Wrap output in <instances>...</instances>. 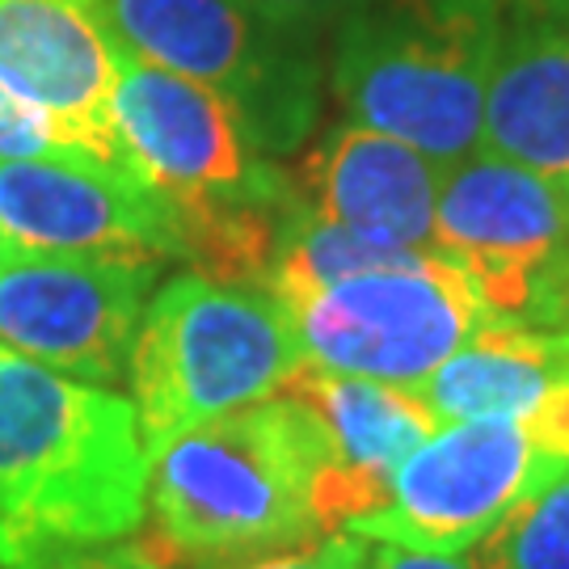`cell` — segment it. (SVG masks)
<instances>
[{
	"label": "cell",
	"instance_id": "obj_1",
	"mask_svg": "<svg viewBox=\"0 0 569 569\" xmlns=\"http://www.w3.org/2000/svg\"><path fill=\"white\" fill-rule=\"evenodd\" d=\"M143 510L136 406L0 346V569L136 540Z\"/></svg>",
	"mask_w": 569,
	"mask_h": 569
},
{
	"label": "cell",
	"instance_id": "obj_2",
	"mask_svg": "<svg viewBox=\"0 0 569 569\" xmlns=\"http://www.w3.org/2000/svg\"><path fill=\"white\" fill-rule=\"evenodd\" d=\"M326 468V427L296 392L203 422L148 451V510L136 545L164 569L308 545L329 536L312 510Z\"/></svg>",
	"mask_w": 569,
	"mask_h": 569
},
{
	"label": "cell",
	"instance_id": "obj_3",
	"mask_svg": "<svg viewBox=\"0 0 569 569\" xmlns=\"http://www.w3.org/2000/svg\"><path fill=\"white\" fill-rule=\"evenodd\" d=\"M114 131L122 164L169 207L186 262L266 287L296 190L241 114L216 89L122 51Z\"/></svg>",
	"mask_w": 569,
	"mask_h": 569
},
{
	"label": "cell",
	"instance_id": "obj_4",
	"mask_svg": "<svg viewBox=\"0 0 569 569\" xmlns=\"http://www.w3.org/2000/svg\"><path fill=\"white\" fill-rule=\"evenodd\" d=\"M498 39L502 18L468 0H380L333 30V102L346 122L456 169L481 152Z\"/></svg>",
	"mask_w": 569,
	"mask_h": 569
},
{
	"label": "cell",
	"instance_id": "obj_5",
	"mask_svg": "<svg viewBox=\"0 0 569 569\" xmlns=\"http://www.w3.org/2000/svg\"><path fill=\"white\" fill-rule=\"evenodd\" d=\"M305 371V355L279 296L199 270L173 274L143 308L131 346V406L143 448L262 406Z\"/></svg>",
	"mask_w": 569,
	"mask_h": 569
},
{
	"label": "cell",
	"instance_id": "obj_6",
	"mask_svg": "<svg viewBox=\"0 0 569 569\" xmlns=\"http://www.w3.org/2000/svg\"><path fill=\"white\" fill-rule=\"evenodd\" d=\"M102 9L122 51L216 89L266 157L296 152L321 114V47L241 0H102Z\"/></svg>",
	"mask_w": 569,
	"mask_h": 569
},
{
	"label": "cell",
	"instance_id": "obj_7",
	"mask_svg": "<svg viewBox=\"0 0 569 569\" xmlns=\"http://www.w3.org/2000/svg\"><path fill=\"white\" fill-rule=\"evenodd\" d=\"M287 317L305 367L422 392L477 333L502 326L448 258L363 270L291 300Z\"/></svg>",
	"mask_w": 569,
	"mask_h": 569
},
{
	"label": "cell",
	"instance_id": "obj_8",
	"mask_svg": "<svg viewBox=\"0 0 569 569\" xmlns=\"http://www.w3.org/2000/svg\"><path fill=\"white\" fill-rule=\"evenodd\" d=\"M439 249L502 326H569V194L493 152L448 169Z\"/></svg>",
	"mask_w": 569,
	"mask_h": 569
},
{
	"label": "cell",
	"instance_id": "obj_9",
	"mask_svg": "<svg viewBox=\"0 0 569 569\" xmlns=\"http://www.w3.org/2000/svg\"><path fill=\"white\" fill-rule=\"evenodd\" d=\"M561 472L569 468L545 456L523 418L451 422L397 468L385 507L346 531L371 545L465 557L528 493Z\"/></svg>",
	"mask_w": 569,
	"mask_h": 569
},
{
	"label": "cell",
	"instance_id": "obj_10",
	"mask_svg": "<svg viewBox=\"0 0 569 569\" xmlns=\"http://www.w3.org/2000/svg\"><path fill=\"white\" fill-rule=\"evenodd\" d=\"M161 262L131 253L0 258V346L81 385L127 380L131 346Z\"/></svg>",
	"mask_w": 569,
	"mask_h": 569
},
{
	"label": "cell",
	"instance_id": "obj_11",
	"mask_svg": "<svg viewBox=\"0 0 569 569\" xmlns=\"http://www.w3.org/2000/svg\"><path fill=\"white\" fill-rule=\"evenodd\" d=\"M0 244L21 253L182 258L169 207L127 164L89 152L0 161Z\"/></svg>",
	"mask_w": 569,
	"mask_h": 569
},
{
	"label": "cell",
	"instance_id": "obj_12",
	"mask_svg": "<svg viewBox=\"0 0 569 569\" xmlns=\"http://www.w3.org/2000/svg\"><path fill=\"white\" fill-rule=\"evenodd\" d=\"M119 63L102 0H0V84L39 106L77 152L110 164H122Z\"/></svg>",
	"mask_w": 569,
	"mask_h": 569
},
{
	"label": "cell",
	"instance_id": "obj_13",
	"mask_svg": "<svg viewBox=\"0 0 569 569\" xmlns=\"http://www.w3.org/2000/svg\"><path fill=\"white\" fill-rule=\"evenodd\" d=\"M287 178L300 207L317 220L367 241L443 258L435 220L448 169L427 152L359 122H338Z\"/></svg>",
	"mask_w": 569,
	"mask_h": 569
},
{
	"label": "cell",
	"instance_id": "obj_14",
	"mask_svg": "<svg viewBox=\"0 0 569 569\" xmlns=\"http://www.w3.org/2000/svg\"><path fill=\"white\" fill-rule=\"evenodd\" d=\"M287 392L317 409L326 427L329 468L312 489V510L326 531H346L385 507L397 468L443 427L418 392L359 376L305 367Z\"/></svg>",
	"mask_w": 569,
	"mask_h": 569
},
{
	"label": "cell",
	"instance_id": "obj_15",
	"mask_svg": "<svg viewBox=\"0 0 569 569\" xmlns=\"http://www.w3.org/2000/svg\"><path fill=\"white\" fill-rule=\"evenodd\" d=\"M481 152L569 194V13L502 21L486 84Z\"/></svg>",
	"mask_w": 569,
	"mask_h": 569
},
{
	"label": "cell",
	"instance_id": "obj_16",
	"mask_svg": "<svg viewBox=\"0 0 569 569\" xmlns=\"http://www.w3.org/2000/svg\"><path fill=\"white\" fill-rule=\"evenodd\" d=\"M569 380V326H493L465 342L422 385L430 413L451 422L523 418L549 388Z\"/></svg>",
	"mask_w": 569,
	"mask_h": 569
},
{
	"label": "cell",
	"instance_id": "obj_17",
	"mask_svg": "<svg viewBox=\"0 0 569 569\" xmlns=\"http://www.w3.org/2000/svg\"><path fill=\"white\" fill-rule=\"evenodd\" d=\"M465 557L472 569H569V472L528 493Z\"/></svg>",
	"mask_w": 569,
	"mask_h": 569
},
{
	"label": "cell",
	"instance_id": "obj_18",
	"mask_svg": "<svg viewBox=\"0 0 569 569\" xmlns=\"http://www.w3.org/2000/svg\"><path fill=\"white\" fill-rule=\"evenodd\" d=\"M60 152H77V148L39 106H30L0 84V161H30V157H60Z\"/></svg>",
	"mask_w": 569,
	"mask_h": 569
},
{
	"label": "cell",
	"instance_id": "obj_19",
	"mask_svg": "<svg viewBox=\"0 0 569 569\" xmlns=\"http://www.w3.org/2000/svg\"><path fill=\"white\" fill-rule=\"evenodd\" d=\"M367 549L371 540L350 536V531H329L308 545L283 552H266V557H244V561H224V566L203 569H367Z\"/></svg>",
	"mask_w": 569,
	"mask_h": 569
},
{
	"label": "cell",
	"instance_id": "obj_20",
	"mask_svg": "<svg viewBox=\"0 0 569 569\" xmlns=\"http://www.w3.org/2000/svg\"><path fill=\"white\" fill-rule=\"evenodd\" d=\"M244 9H253L262 21L279 26L296 39L321 42V34H333L342 21L363 13L380 0H241Z\"/></svg>",
	"mask_w": 569,
	"mask_h": 569
},
{
	"label": "cell",
	"instance_id": "obj_21",
	"mask_svg": "<svg viewBox=\"0 0 569 569\" xmlns=\"http://www.w3.org/2000/svg\"><path fill=\"white\" fill-rule=\"evenodd\" d=\"M47 569H164L157 557L136 545V540H122V545H106V549H89V552H72L56 566Z\"/></svg>",
	"mask_w": 569,
	"mask_h": 569
},
{
	"label": "cell",
	"instance_id": "obj_22",
	"mask_svg": "<svg viewBox=\"0 0 569 569\" xmlns=\"http://www.w3.org/2000/svg\"><path fill=\"white\" fill-rule=\"evenodd\" d=\"M367 569H472L468 557H435V552H409L397 545H371Z\"/></svg>",
	"mask_w": 569,
	"mask_h": 569
},
{
	"label": "cell",
	"instance_id": "obj_23",
	"mask_svg": "<svg viewBox=\"0 0 569 569\" xmlns=\"http://www.w3.org/2000/svg\"><path fill=\"white\" fill-rule=\"evenodd\" d=\"M477 9H486L493 18H557L569 13V0H468Z\"/></svg>",
	"mask_w": 569,
	"mask_h": 569
},
{
	"label": "cell",
	"instance_id": "obj_24",
	"mask_svg": "<svg viewBox=\"0 0 569 569\" xmlns=\"http://www.w3.org/2000/svg\"><path fill=\"white\" fill-rule=\"evenodd\" d=\"M0 258H4V244H0Z\"/></svg>",
	"mask_w": 569,
	"mask_h": 569
}]
</instances>
